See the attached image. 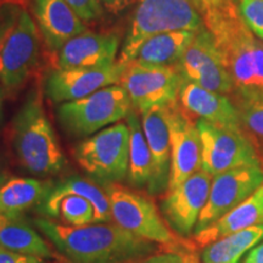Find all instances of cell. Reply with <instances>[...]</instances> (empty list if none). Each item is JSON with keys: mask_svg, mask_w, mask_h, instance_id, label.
Returning <instances> with one entry per match:
<instances>
[{"mask_svg": "<svg viewBox=\"0 0 263 263\" xmlns=\"http://www.w3.org/2000/svg\"><path fill=\"white\" fill-rule=\"evenodd\" d=\"M133 108L121 84L110 85L88 97L58 105L57 117L62 130L71 138H88L120 122Z\"/></svg>", "mask_w": 263, "mask_h": 263, "instance_id": "cell-7", "label": "cell"}, {"mask_svg": "<svg viewBox=\"0 0 263 263\" xmlns=\"http://www.w3.org/2000/svg\"><path fill=\"white\" fill-rule=\"evenodd\" d=\"M0 263H43V258L18 254L0 246Z\"/></svg>", "mask_w": 263, "mask_h": 263, "instance_id": "cell-32", "label": "cell"}, {"mask_svg": "<svg viewBox=\"0 0 263 263\" xmlns=\"http://www.w3.org/2000/svg\"><path fill=\"white\" fill-rule=\"evenodd\" d=\"M84 22H94L103 17L104 6L100 0H65Z\"/></svg>", "mask_w": 263, "mask_h": 263, "instance_id": "cell-29", "label": "cell"}, {"mask_svg": "<svg viewBox=\"0 0 263 263\" xmlns=\"http://www.w3.org/2000/svg\"><path fill=\"white\" fill-rule=\"evenodd\" d=\"M238 10L245 25L263 41V0H239Z\"/></svg>", "mask_w": 263, "mask_h": 263, "instance_id": "cell-28", "label": "cell"}, {"mask_svg": "<svg viewBox=\"0 0 263 263\" xmlns=\"http://www.w3.org/2000/svg\"><path fill=\"white\" fill-rule=\"evenodd\" d=\"M62 258H64V257H62ZM65 259V258H64ZM65 261H66V259H65ZM66 262H67V263H71V262H68V261H66Z\"/></svg>", "mask_w": 263, "mask_h": 263, "instance_id": "cell-37", "label": "cell"}, {"mask_svg": "<svg viewBox=\"0 0 263 263\" xmlns=\"http://www.w3.org/2000/svg\"><path fill=\"white\" fill-rule=\"evenodd\" d=\"M201 141V168L211 176L259 163L255 147L241 129H233L196 120Z\"/></svg>", "mask_w": 263, "mask_h": 263, "instance_id": "cell-9", "label": "cell"}, {"mask_svg": "<svg viewBox=\"0 0 263 263\" xmlns=\"http://www.w3.org/2000/svg\"><path fill=\"white\" fill-rule=\"evenodd\" d=\"M213 176L200 170L177 188L164 193L161 200V212L179 235L188 238L194 233L200 213L209 200Z\"/></svg>", "mask_w": 263, "mask_h": 263, "instance_id": "cell-15", "label": "cell"}, {"mask_svg": "<svg viewBox=\"0 0 263 263\" xmlns=\"http://www.w3.org/2000/svg\"><path fill=\"white\" fill-rule=\"evenodd\" d=\"M0 246L39 258H59L48 239L39 234L24 213H0Z\"/></svg>", "mask_w": 263, "mask_h": 263, "instance_id": "cell-21", "label": "cell"}, {"mask_svg": "<svg viewBox=\"0 0 263 263\" xmlns=\"http://www.w3.org/2000/svg\"><path fill=\"white\" fill-rule=\"evenodd\" d=\"M167 105H156L141 111V127L154 161V177L150 195L166 193L168 186L171 164V134L167 122Z\"/></svg>", "mask_w": 263, "mask_h": 263, "instance_id": "cell-19", "label": "cell"}, {"mask_svg": "<svg viewBox=\"0 0 263 263\" xmlns=\"http://www.w3.org/2000/svg\"><path fill=\"white\" fill-rule=\"evenodd\" d=\"M33 224L71 263H140L166 251L161 245L132 234L116 223L72 227L43 217L35 218Z\"/></svg>", "mask_w": 263, "mask_h": 263, "instance_id": "cell-1", "label": "cell"}, {"mask_svg": "<svg viewBox=\"0 0 263 263\" xmlns=\"http://www.w3.org/2000/svg\"><path fill=\"white\" fill-rule=\"evenodd\" d=\"M178 104L195 121L201 118L217 126L241 129L239 111L229 97L205 89L185 78H182L179 87Z\"/></svg>", "mask_w": 263, "mask_h": 263, "instance_id": "cell-17", "label": "cell"}, {"mask_svg": "<svg viewBox=\"0 0 263 263\" xmlns=\"http://www.w3.org/2000/svg\"><path fill=\"white\" fill-rule=\"evenodd\" d=\"M171 134V164L166 193L201 170V141L196 121L180 107L178 100L166 106Z\"/></svg>", "mask_w": 263, "mask_h": 263, "instance_id": "cell-12", "label": "cell"}, {"mask_svg": "<svg viewBox=\"0 0 263 263\" xmlns=\"http://www.w3.org/2000/svg\"><path fill=\"white\" fill-rule=\"evenodd\" d=\"M127 65L105 68H55L44 77V95L51 103L61 104L85 98L95 91L120 84Z\"/></svg>", "mask_w": 263, "mask_h": 263, "instance_id": "cell-14", "label": "cell"}, {"mask_svg": "<svg viewBox=\"0 0 263 263\" xmlns=\"http://www.w3.org/2000/svg\"><path fill=\"white\" fill-rule=\"evenodd\" d=\"M244 263H263V242L250 252Z\"/></svg>", "mask_w": 263, "mask_h": 263, "instance_id": "cell-34", "label": "cell"}, {"mask_svg": "<svg viewBox=\"0 0 263 263\" xmlns=\"http://www.w3.org/2000/svg\"><path fill=\"white\" fill-rule=\"evenodd\" d=\"M37 27L51 52H59L70 39L87 32V25L65 0H33Z\"/></svg>", "mask_w": 263, "mask_h": 263, "instance_id": "cell-18", "label": "cell"}, {"mask_svg": "<svg viewBox=\"0 0 263 263\" xmlns=\"http://www.w3.org/2000/svg\"><path fill=\"white\" fill-rule=\"evenodd\" d=\"M4 89L0 85V120H2V112H3V101H4Z\"/></svg>", "mask_w": 263, "mask_h": 263, "instance_id": "cell-36", "label": "cell"}, {"mask_svg": "<svg viewBox=\"0 0 263 263\" xmlns=\"http://www.w3.org/2000/svg\"><path fill=\"white\" fill-rule=\"evenodd\" d=\"M263 224V184L232 211L206 228L194 233L193 240L199 250L217 240L241 232L250 227Z\"/></svg>", "mask_w": 263, "mask_h": 263, "instance_id": "cell-20", "label": "cell"}, {"mask_svg": "<svg viewBox=\"0 0 263 263\" xmlns=\"http://www.w3.org/2000/svg\"><path fill=\"white\" fill-rule=\"evenodd\" d=\"M39 29L24 3L0 2V85L16 91L34 71L39 60Z\"/></svg>", "mask_w": 263, "mask_h": 263, "instance_id": "cell-5", "label": "cell"}, {"mask_svg": "<svg viewBox=\"0 0 263 263\" xmlns=\"http://www.w3.org/2000/svg\"><path fill=\"white\" fill-rule=\"evenodd\" d=\"M67 193H74L89 200L95 211V222L114 223L111 215L110 200L104 185L90 177H82L78 174L64 177L54 180L52 188L45 199H58Z\"/></svg>", "mask_w": 263, "mask_h": 263, "instance_id": "cell-25", "label": "cell"}, {"mask_svg": "<svg viewBox=\"0 0 263 263\" xmlns=\"http://www.w3.org/2000/svg\"><path fill=\"white\" fill-rule=\"evenodd\" d=\"M73 157L90 178L101 184L120 183L129 168V128L120 122L84 138L73 149Z\"/></svg>", "mask_w": 263, "mask_h": 263, "instance_id": "cell-8", "label": "cell"}, {"mask_svg": "<svg viewBox=\"0 0 263 263\" xmlns=\"http://www.w3.org/2000/svg\"><path fill=\"white\" fill-rule=\"evenodd\" d=\"M197 32L170 31L154 35L141 45L132 62L153 67H176Z\"/></svg>", "mask_w": 263, "mask_h": 263, "instance_id": "cell-22", "label": "cell"}, {"mask_svg": "<svg viewBox=\"0 0 263 263\" xmlns=\"http://www.w3.org/2000/svg\"><path fill=\"white\" fill-rule=\"evenodd\" d=\"M233 84L236 107L263 99V41L242 21L238 3L229 2L203 17Z\"/></svg>", "mask_w": 263, "mask_h": 263, "instance_id": "cell-2", "label": "cell"}, {"mask_svg": "<svg viewBox=\"0 0 263 263\" xmlns=\"http://www.w3.org/2000/svg\"><path fill=\"white\" fill-rule=\"evenodd\" d=\"M110 200L112 221L132 234L162 246L167 252H197L192 238H184L172 229L156 205L153 195L140 189L103 184Z\"/></svg>", "mask_w": 263, "mask_h": 263, "instance_id": "cell-4", "label": "cell"}, {"mask_svg": "<svg viewBox=\"0 0 263 263\" xmlns=\"http://www.w3.org/2000/svg\"><path fill=\"white\" fill-rule=\"evenodd\" d=\"M234 2H236V3H238V2H239V0H234Z\"/></svg>", "mask_w": 263, "mask_h": 263, "instance_id": "cell-38", "label": "cell"}, {"mask_svg": "<svg viewBox=\"0 0 263 263\" xmlns=\"http://www.w3.org/2000/svg\"><path fill=\"white\" fill-rule=\"evenodd\" d=\"M182 74L177 67H153L127 64L120 84L126 89L138 112L156 105H168L178 100Z\"/></svg>", "mask_w": 263, "mask_h": 263, "instance_id": "cell-11", "label": "cell"}, {"mask_svg": "<svg viewBox=\"0 0 263 263\" xmlns=\"http://www.w3.org/2000/svg\"><path fill=\"white\" fill-rule=\"evenodd\" d=\"M52 184L51 179L10 178L0 188V213H24L37 209Z\"/></svg>", "mask_w": 263, "mask_h": 263, "instance_id": "cell-24", "label": "cell"}, {"mask_svg": "<svg viewBox=\"0 0 263 263\" xmlns=\"http://www.w3.org/2000/svg\"><path fill=\"white\" fill-rule=\"evenodd\" d=\"M202 28V17L186 0H136L118 62L130 64L141 45L154 35L170 31L199 32Z\"/></svg>", "mask_w": 263, "mask_h": 263, "instance_id": "cell-6", "label": "cell"}, {"mask_svg": "<svg viewBox=\"0 0 263 263\" xmlns=\"http://www.w3.org/2000/svg\"><path fill=\"white\" fill-rule=\"evenodd\" d=\"M140 263H200L197 252L179 254V252H159L147 257Z\"/></svg>", "mask_w": 263, "mask_h": 263, "instance_id": "cell-30", "label": "cell"}, {"mask_svg": "<svg viewBox=\"0 0 263 263\" xmlns=\"http://www.w3.org/2000/svg\"><path fill=\"white\" fill-rule=\"evenodd\" d=\"M186 2L199 12L203 20V17H206L209 14L221 9L229 2H234V0H186Z\"/></svg>", "mask_w": 263, "mask_h": 263, "instance_id": "cell-31", "label": "cell"}, {"mask_svg": "<svg viewBox=\"0 0 263 263\" xmlns=\"http://www.w3.org/2000/svg\"><path fill=\"white\" fill-rule=\"evenodd\" d=\"M176 67L185 80L215 93L232 97V80L223 65L215 39L206 27L196 33Z\"/></svg>", "mask_w": 263, "mask_h": 263, "instance_id": "cell-13", "label": "cell"}, {"mask_svg": "<svg viewBox=\"0 0 263 263\" xmlns=\"http://www.w3.org/2000/svg\"><path fill=\"white\" fill-rule=\"evenodd\" d=\"M10 178H12L11 172H10L5 160L0 156V188H2Z\"/></svg>", "mask_w": 263, "mask_h": 263, "instance_id": "cell-35", "label": "cell"}, {"mask_svg": "<svg viewBox=\"0 0 263 263\" xmlns=\"http://www.w3.org/2000/svg\"><path fill=\"white\" fill-rule=\"evenodd\" d=\"M121 47L117 33L84 32L58 52V68H105L116 64Z\"/></svg>", "mask_w": 263, "mask_h": 263, "instance_id": "cell-16", "label": "cell"}, {"mask_svg": "<svg viewBox=\"0 0 263 263\" xmlns=\"http://www.w3.org/2000/svg\"><path fill=\"white\" fill-rule=\"evenodd\" d=\"M240 128L255 147L259 163L263 167V99L239 105Z\"/></svg>", "mask_w": 263, "mask_h": 263, "instance_id": "cell-27", "label": "cell"}, {"mask_svg": "<svg viewBox=\"0 0 263 263\" xmlns=\"http://www.w3.org/2000/svg\"><path fill=\"white\" fill-rule=\"evenodd\" d=\"M140 114L132 108L127 115L126 123L129 128V168L128 183L132 188L149 189L154 177V161L141 127Z\"/></svg>", "mask_w": 263, "mask_h": 263, "instance_id": "cell-23", "label": "cell"}, {"mask_svg": "<svg viewBox=\"0 0 263 263\" xmlns=\"http://www.w3.org/2000/svg\"><path fill=\"white\" fill-rule=\"evenodd\" d=\"M133 0H100V3L106 10L112 14H120L132 4Z\"/></svg>", "mask_w": 263, "mask_h": 263, "instance_id": "cell-33", "label": "cell"}, {"mask_svg": "<svg viewBox=\"0 0 263 263\" xmlns=\"http://www.w3.org/2000/svg\"><path fill=\"white\" fill-rule=\"evenodd\" d=\"M263 184V167L242 166L213 177L209 200L200 213L194 233L218 221L244 202ZM193 233V234H194Z\"/></svg>", "mask_w": 263, "mask_h": 263, "instance_id": "cell-10", "label": "cell"}, {"mask_svg": "<svg viewBox=\"0 0 263 263\" xmlns=\"http://www.w3.org/2000/svg\"><path fill=\"white\" fill-rule=\"evenodd\" d=\"M263 239V224L224 236L202 249V263H239L248 250Z\"/></svg>", "mask_w": 263, "mask_h": 263, "instance_id": "cell-26", "label": "cell"}, {"mask_svg": "<svg viewBox=\"0 0 263 263\" xmlns=\"http://www.w3.org/2000/svg\"><path fill=\"white\" fill-rule=\"evenodd\" d=\"M10 144L21 168L41 178L60 174L67 167L39 88H33L16 112L10 128Z\"/></svg>", "mask_w": 263, "mask_h": 263, "instance_id": "cell-3", "label": "cell"}]
</instances>
